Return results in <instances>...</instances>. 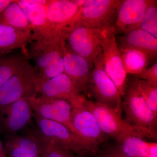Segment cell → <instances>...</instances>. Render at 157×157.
I'll return each instance as SVG.
<instances>
[{
	"mask_svg": "<svg viewBox=\"0 0 157 157\" xmlns=\"http://www.w3.org/2000/svg\"><path fill=\"white\" fill-rule=\"evenodd\" d=\"M101 31L75 21L64 29L62 34L71 51L93 63L97 54L102 49Z\"/></svg>",
	"mask_w": 157,
	"mask_h": 157,
	"instance_id": "cell-7",
	"label": "cell"
},
{
	"mask_svg": "<svg viewBox=\"0 0 157 157\" xmlns=\"http://www.w3.org/2000/svg\"><path fill=\"white\" fill-rule=\"evenodd\" d=\"M36 123L37 132L45 139L63 148L84 156L87 153L96 154L99 151L64 125L34 115Z\"/></svg>",
	"mask_w": 157,
	"mask_h": 157,
	"instance_id": "cell-6",
	"label": "cell"
},
{
	"mask_svg": "<svg viewBox=\"0 0 157 157\" xmlns=\"http://www.w3.org/2000/svg\"><path fill=\"white\" fill-rule=\"evenodd\" d=\"M24 4L29 6H46L48 0H21Z\"/></svg>",
	"mask_w": 157,
	"mask_h": 157,
	"instance_id": "cell-30",
	"label": "cell"
},
{
	"mask_svg": "<svg viewBox=\"0 0 157 157\" xmlns=\"http://www.w3.org/2000/svg\"><path fill=\"white\" fill-rule=\"evenodd\" d=\"M0 24L32 32L28 19L16 1H12L5 10L0 13Z\"/></svg>",
	"mask_w": 157,
	"mask_h": 157,
	"instance_id": "cell-22",
	"label": "cell"
},
{
	"mask_svg": "<svg viewBox=\"0 0 157 157\" xmlns=\"http://www.w3.org/2000/svg\"><path fill=\"white\" fill-rule=\"evenodd\" d=\"M93 63L94 68L86 94L94 98L95 102L121 113V96L104 69L102 49L97 54Z\"/></svg>",
	"mask_w": 157,
	"mask_h": 157,
	"instance_id": "cell-5",
	"label": "cell"
},
{
	"mask_svg": "<svg viewBox=\"0 0 157 157\" xmlns=\"http://www.w3.org/2000/svg\"><path fill=\"white\" fill-rule=\"evenodd\" d=\"M37 70L29 59L0 87V106L38 97Z\"/></svg>",
	"mask_w": 157,
	"mask_h": 157,
	"instance_id": "cell-4",
	"label": "cell"
},
{
	"mask_svg": "<svg viewBox=\"0 0 157 157\" xmlns=\"http://www.w3.org/2000/svg\"><path fill=\"white\" fill-rule=\"evenodd\" d=\"M42 157L41 156V157Z\"/></svg>",
	"mask_w": 157,
	"mask_h": 157,
	"instance_id": "cell-36",
	"label": "cell"
},
{
	"mask_svg": "<svg viewBox=\"0 0 157 157\" xmlns=\"http://www.w3.org/2000/svg\"><path fill=\"white\" fill-rule=\"evenodd\" d=\"M124 69L127 75L142 72L148 67L151 59L147 54L133 48H119Z\"/></svg>",
	"mask_w": 157,
	"mask_h": 157,
	"instance_id": "cell-21",
	"label": "cell"
},
{
	"mask_svg": "<svg viewBox=\"0 0 157 157\" xmlns=\"http://www.w3.org/2000/svg\"><path fill=\"white\" fill-rule=\"evenodd\" d=\"M121 98L126 121L130 125L140 129L148 138L156 140L157 115L144 98L135 78L128 79Z\"/></svg>",
	"mask_w": 157,
	"mask_h": 157,
	"instance_id": "cell-1",
	"label": "cell"
},
{
	"mask_svg": "<svg viewBox=\"0 0 157 157\" xmlns=\"http://www.w3.org/2000/svg\"><path fill=\"white\" fill-rule=\"evenodd\" d=\"M30 99H20L7 106H0V128L7 137L17 135L34 117Z\"/></svg>",
	"mask_w": 157,
	"mask_h": 157,
	"instance_id": "cell-11",
	"label": "cell"
},
{
	"mask_svg": "<svg viewBox=\"0 0 157 157\" xmlns=\"http://www.w3.org/2000/svg\"><path fill=\"white\" fill-rule=\"evenodd\" d=\"M42 145V157H75L74 153L70 150L57 145L50 140L41 136L36 131Z\"/></svg>",
	"mask_w": 157,
	"mask_h": 157,
	"instance_id": "cell-25",
	"label": "cell"
},
{
	"mask_svg": "<svg viewBox=\"0 0 157 157\" xmlns=\"http://www.w3.org/2000/svg\"><path fill=\"white\" fill-rule=\"evenodd\" d=\"M119 48H133L147 54L151 59L156 58L157 37L137 28L117 36Z\"/></svg>",
	"mask_w": 157,
	"mask_h": 157,
	"instance_id": "cell-19",
	"label": "cell"
},
{
	"mask_svg": "<svg viewBox=\"0 0 157 157\" xmlns=\"http://www.w3.org/2000/svg\"><path fill=\"white\" fill-rule=\"evenodd\" d=\"M83 106L94 116L99 127L104 134L112 137L118 143L128 136L143 138L147 135L140 129L129 124L123 119L121 113L106 105L85 98Z\"/></svg>",
	"mask_w": 157,
	"mask_h": 157,
	"instance_id": "cell-3",
	"label": "cell"
},
{
	"mask_svg": "<svg viewBox=\"0 0 157 157\" xmlns=\"http://www.w3.org/2000/svg\"><path fill=\"white\" fill-rule=\"evenodd\" d=\"M28 59V51L12 52L0 58V87Z\"/></svg>",
	"mask_w": 157,
	"mask_h": 157,
	"instance_id": "cell-23",
	"label": "cell"
},
{
	"mask_svg": "<svg viewBox=\"0 0 157 157\" xmlns=\"http://www.w3.org/2000/svg\"><path fill=\"white\" fill-rule=\"evenodd\" d=\"M101 157H130L122 152L116 146L109 147L101 155Z\"/></svg>",
	"mask_w": 157,
	"mask_h": 157,
	"instance_id": "cell-29",
	"label": "cell"
},
{
	"mask_svg": "<svg viewBox=\"0 0 157 157\" xmlns=\"http://www.w3.org/2000/svg\"><path fill=\"white\" fill-rule=\"evenodd\" d=\"M0 157H3V156H2L0 155Z\"/></svg>",
	"mask_w": 157,
	"mask_h": 157,
	"instance_id": "cell-34",
	"label": "cell"
},
{
	"mask_svg": "<svg viewBox=\"0 0 157 157\" xmlns=\"http://www.w3.org/2000/svg\"><path fill=\"white\" fill-rule=\"evenodd\" d=\"M5 147L6 157H40L42 145L36 132L24 135L8 136Z\"/></svg>",
	"mask_w": 157,
	"mask_h": 157,
	"instance_id": "cell-18",
	"label": "cell"
},
{
	"mask_svg": "<svg viewBox=\"0 0 157 157\" xmlns=\"http://www.w3.org/2000/svg\"><path fill=\"white\" fill-rule=\"evenodd\" d=\"M100 38L104 69L122 97L128 79L122 62L116 35L113 29L101 30Z\"/></svg>",
	"mask_w": 157,
	"mask_h": 157,
	"instance_id": "cell-9",
	"label": "cell"
},
{
	"mask_svg": "<svg viewBox=\"0 0 157 157\" xmlns=\"http://www.w3.org/2000/svg\"><path fill=\"white\" fill-rule=\"evenodd\" d=\"M116 147L130 157H147L149 151V142L135 136L124 137Z\"/></svg>",
	"mask_w": 157,
	"mask_h": 157,
	"instance_id": "cell-24",
	"label": "cell"
},
{
	"mask_svg": "<svg viewBox=\"0 0 157 157\" xmlns=\"http://www.w3.org/2000/svg\"><path fill=\"white\" fill-rule=\"evenodd\" d=\"M149 0H122L113 30L122 35L140 27L144 17Z\"/></svg>",
	"mask_w": 157,
	"mask_h": 157,
	"instance_id": "cell-15",
	"label": "cell"
},
{
	"mask_svg": "<svg viewBox=\"0 0 157 157\" xmlns=\"http://www.w3.org/2000/svg\"><path fill=\"white\" fill-rule=\"evenodd\" d=\"M30 101L34 115L61 124L76 134L71 123L73 106L70 102L41 96L30 98Z\"/></svg>",
	"mask_w": 157,
	"mask_h": 157,
	"instance_id": "cell-10",
	"label": "cell"
},
{
	"mask_svg": "<svg viewBox=\"0 0 157 157\" xmlns=\"http://www.w3.org/2000/svg\"><path fill=\"white\" fill-rule=\"evenodd\" d=\"M133 78L146 80L150 83L157 85V63L150 68H147L142 72L135 75H131Z\"/></svg>",
	"mask_w": 157,
	"mask_h": 157,
	"instance_id": "cell-28",
	"label": "cell"
},
{
	"mask_svg": "<svg viewBox=\"0 0 157 157\" xmlns=\"http://www.w3.org/2000/svg\"><path fill=\"white\" fill-rule=\"evenodd\" d=\"M71 123L76 134L98 151V145L108 139L94 116L82 104L73 106Z\"/></svg>",
	"mask_w": 157,
	"mask_h": 157,
	"instance_id": "cell-12",
	"label": "cell"
},
{
	"mask_svg": "<svg viewBox=\"0 0 157 157\" xmlns=\"http://www.w3.org/2000/svg\"><path fill=\"white\" fill-rule=\"evenodd\" d=\"M84 1L48 0L46 6L48 21L57 32L72 25L78 16Z\"/></svg>",
	"mask_w": 157,
	"mask_h": 157,
	"instance_id": "cell-17",
	"label": "cell"
},
{
	"mask_svg": "<svg viewBox=\"0 0 157 157\" xmlns=\"http://www.w3.org/2000/svg\"><path fill=\"white\" fill-rule=\"evenodd\" d=\"M66 40L63 35L46 42L33 41L28 50L29 59L33 60L38 81L48 80L64 73L63 47Z\"/></svg>",
	"mask_w": 157,
	"mask_h": 157,
	"instance_id": "cell-2",
	"label": "cell"
},
{
	"mask_svg": "<svg viewBox=\"0 0 157 157\" xmlns=\"http://www.w3.org/2000/svg\"><path fill=\"white\" fill-rule=\"evenodd\" d=\"M64 73L70 78L79 92L86 94L94 63L74 53L65 42L63 47Z\"/></svg>",
	"mask_w": 157,
	"mask_h": 157,
	"instance_id": "cell-16",
	"label": "cell"
},
{
	"mask_svg": "<svg viewBox=\"0 0 157 157\" xmlns=\"http://www.w3.org/2000/svg\"><path fill=\"white\" fill-rule=\"evenodd\" d=\"M38 91L40 96L66 100L73 106L82 104L85 98L64 73L48 80L38 81Z\"/></svg>",
	"mask_w": 157,
	"mask_h": 157,
	"instance_id": "cell-13",
	"label": "cell"
},
{
	"mask_svg": "<svg viewBox=\"0 0 157 157\" xmlns=\"http://www.w3.org/2000/svg\"><path fill=\"white\" fill-rule=\"evenodd\" d=\"M122 0H84L75 21L99 30L113 29Z\"/></svg>",
	"mask_w": 157,
	"mask_h": 157,
	"instance_id": "cell-8",
	"label": "cell"
},
{
	"mask_svg": "<svg viewBox=\"0 0 157 157\" xmlns=\"http://www.w3.org/2000/svg\"><path fill=\"white\" fill-rule=\"evenodd\" d=\"M25 14L32 28L34 41L51 42L61 36L62 33L56 31L48 21L46 6H29L21 0L16 1Z\"/></svg>",
	"mask_w": 157,
	"mask_h": 157,
	"instance_id": "cell-14",
	"label": "cell"
},
{
	"mask_svg": "<svg viewBox=\"0 0 157 157\" xmlns=\"http://www.w3.org/2000/svg\"></svg>",
	"mask_w": 157,
	"mask_h": 157,
	"instance_id": "cell-35",
	"label": "cell"
},
{
	"mask_svg": "<svg viewBox=\"0 0 157 157\" xmlns=\"http://www.w3.org/2000/svg\"><path fill=\"white\" fill-rule=\"evenodd\" d=\"M139 28L157 37V1L149 0L142 22Z\"/></svg>",
	"mask_w": 157,
	"mask_h": 157,
	"instance_id": "cell-26",
	"label": "cell"
},
{
	"mask_svg": "<svg viewBox=\"0 0 157 157\" xmlns=\"http://www.w3.org/2000/svg\"><path fill=\"white\" fill-rule=\"evenodd\" d=\"M33 41L31 31L0 24V58L12 53L16 49L27 51L26 46Z\"/></svg>",
	"mask_w": 157,
	"mask_h": 157,
	"instance_id": "cell-20",
	"label": "cell"
},
{
	"mask_svg": "<svg viewBox=\"0 0 157 157\" xmlns=\"http://www.w3.org/2000/svg\"><path fill=\"white\" fill-rule=\"evenodd\" d=\"M147 157H157V142H149V151Z\"/></svg>",
	"mask_w": 157,
	"mask_h": 157,
	"instance_id": "cell-31",
	"label": "cell"
},
{
	"mask_svg": "<svg viewBox=\"0 0 157 157\" xmlns=\"http://www.w3.org/2000/svg\"><path fill=\"white\" fill-rule=\"evenodd\" d=\"M135 78L144 98L153 111L157 115V85L150 83L143 79Z\"/></svg>",
	"mask_w": 157,
	"mask_h": 157,
	"instance_id": "cell-27",
	"label": "cell"
},
{
	"mask_svg": "<svg viewBox=\"0 0 157 157\" xmlns=\"http://www.w3.org/2000/svg\"><path fill=\"white\" fill-rule=\"evenodd\" d=\"M12 0H0V13L5 10Z\"/></svg>",
	"mask_w": 157,
	"mask_h": 157,
	"instance_id": "cell-32",
	"label": "cell"
},
{
	"mask_svg": "<svg viewBox=\"0 0 157 157\" xmlns=\"http://www.w3.org/2000/svg\"><path fill=\"white\" fill-rule=\"evenodd\" d=\"M0 155L4 157H6V151H5V147L3 145L2 141L0 140Z\"/></svg>",
	"mask_w": 157,
	"mask_h": 157,
	"instance_id": "cell-33",
	"label": "cell"
}]
</instances>
